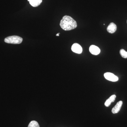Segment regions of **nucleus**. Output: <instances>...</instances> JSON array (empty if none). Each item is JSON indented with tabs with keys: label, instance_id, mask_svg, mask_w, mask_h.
<instances>
[{
	"label": "nucleus",
	"instance_id": "nucleus-7",
	"mask_svg": "<svg viewBox=\"0 0 127 127\" xmlns=\"http://www.w3.org/2000/svg\"><path fill=\"white\" fill-rule=\"evenodd\" d=\"M117 29V26L114 23H110L109 26L107 27V31L109 33L111 34L114 33L116 32Z\"/></svg>",
	"mask_w": 127,
	"mask_h": 127
},
{
	"label": "nucleus",
	"instance_id": "nucleus-14",
	"mask_svg": "<svg viewBox=\"0 0 127 127\" xmlns=\"http://www.w3.org/2000/svg\"></svg>",
	"mask_w": 127,
	"mask_h": 127
},
{
	"label": "nucleus",
	"instance_id": "nucleus-1",
	"mask_svg": "<svg viewBox=\"0 0 127 127\" xmlns=\"http://www.w3.org/2000/svg\"><path fill=\"white\" fill-rule=\"evenodd\" d=\"M60 25L62 29L65 31H70L77 27V23L76 21L68 16L63 17L60 22Z\"/></svg>",
	"mask_w": 127,
	"mask_h": 127
},
{
	"label": "nucleus",
	"instance_id": "nucleus-3",
	"mask_svg": "<svg viewBox=\"0 0 127 127\" xmlns=\"http://www.w3.org/2000/svg\"><path fill=\"white\" fill-rule=\"evenodd\" d=\"M104 77L107 80L112 82H117L119 80L118 77L111 72H106L104 73Z\"/></svg>",
	"mask_w": 127,
	"mask_h": 127
},
{
	"label": "nucleus",
	"instance_id": "nucleus-10",
	"mask_svg": "<svg viewBox=\"0 0 127 127\" xmlns=\"http://www.w3.org/2000/svg\"><path fill=\"white\" fill-rule=\"evenodd\" d=\"M28 127H40V126L37 122L33 120L30 123Z\"/></svg>",
	"mask_w": 127,
	"mask_h": 127
},
{
	"label": "nucleus",
	"instance_id": "nucleus-5",
	"mask_svg": "<svg viewBox=\"0 0 127 127\" xmlns=\"http://www.w3.org/2000/svg\"><path fill=\"white\" fill-rule=\"evenodd\" d=\"M89 50L91 54L94 55H98L100 52V48L94 45H91L89 47Z\"/></svg>",
	"mask_w": 127,
	"mask_h": 127
},
{
	"label": "nucleus",
	"instance_id": "nucleus-6",
	"mask_svg": "<svg viewBox=\"0 0 127 127\" xmlns=\"http://www.w3.org/2000/svg\"><path fill=\"white\" fill-rule=\"evenodd\" d=\"M123 103V101H119L117 103L115 106L112 109V113L113 114H116L119 112L122 107Z\"/></svg>",
	"mask_w": 127,
	"mask_h": 127
},
{
	"label": "nucleus",
	"instance_id": "nucleus-11",
	"mask_svg": "<svg viewBox=\"0 0 127 127\" xmlns=\"http://www.w3.org/2000/svg\"><path fill=\"white\" fill-rule=\"evenodd\" d=\"M120 54L121 56L124 58H127V52L124 49H121L120 51Z\"/></svg>",
	"mask_w": 127,
	"mask_h": 127
},
{
	"label": "nucleus",
	"instance_id": "nucleus-13",
	"mask_svg": "<svg viewBox=\"0 0 127 127\" xmlns=\"http://www.w3.org/2000/svg\"><path fill=\"white\" fill-rule=\"evenodd\" d=\"M31 0H28V1H29V2H30V1H31Z\"/></svg>",
	"mask_w": 127,
	"mask_h": 127
},
{
	"label": "nucleus",
	"instance_id": "nucleus-12",
	"mask_svg": "<svg viewBox=\"0 0 127 127\" xmlns=\"http://www.w3.org/2000/svg\"><path fill=\"white\" fill-rule=\"evenodd\" d=\"M59 34H60V33H58L56 35L57 36H59Z\"/></svg>",
	"mask_w": 127,
	"mask_h": 127
},
{
	"label": "nucleus",
	"instance_id": "nucleus-9",
	"mask_svg": "<svg viewBox=\"0 0 127 127\" xmlns=\"http://www.w3.org/2000/svg\"><path fill=\"white\" fill-rule=\"evenodd\" d=\"M42 0H31L30 1V4L33 7L39 6L42 2Z\"/></svg>",
	"mask_w": 127,
	"mask_h": 127
},
{
	"label": "nucleus",
	"instance_id": "nucleus-4",
	"mask_svg": "<svg viewBox=\"0 0 127 127\" xmlns=\"http://www.w3.org/2000/svg\"><path fill=\"white\" fill-rule=\"evenodd\" d=\"M72 51L73 52L77 54H81L82 52V48L77 43H75L71 47Z\"/></svg>",
	"mask_w": 127,
	"mask_h": 127
},
{
	"label": "nucleus",
	"instance_id": "nucleus-2",
	"mask_svg": "<svg viewBox=\"0 0 127 127\" xmlns=\"http://www.w3.org/2000/svg\"><path fill=\"white\" fill-rule=\"evenodd\" d=\"M23 41V39L18 36H11L7 37L4 39L5 42L14 44H20Z\"/></svg>",
	"mask_w": 127,
	"mask_h": 127
},
{
	"label": "nucleus",
	"instance_id": "nucleus-8",
	"mask_svg": "<svg viewBox=\"0 0 127 127\" xmlns=\"http://www.w3.org/2000/svg\"><path fill=\"white\" fill-rule=\"evenodd\" d=\"M116 96L115 95H112L111 96L107 99L104 103V105L106 107H109L112 102H113L116 100Z\"/></svg>",
	"mask_w": 127,
	"mask_h": 127
}]
</instances>
